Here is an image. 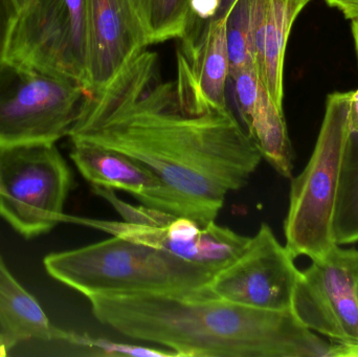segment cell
<instances>
[{"mask_svg": "<svg viewBox=\"0 0 358 357\" xmlns=\"http://www.w3.org/2000/svg\"><path fill=\"white\" fill-rule=\"evenodd\" d=\"M69 138L142 163L201 224L216 220L227 195L243 188L263 159L229 107L187 110L176 82L162 79L159 56L146 48L105 87L86 94Z\"/></svg>", "mask_w": 358, "mask_h": 357, "instance_id": "6da1fadb", "label": "cell"}, {"mask_svg": "<svg viewBox=\"0 0 358 357\" xmlns=\"http://www.w3.org/2000/svg\"><path fill=\"white\" fill-rule=\"evenodd\" d=\"M94 318L136 341L180 357H344L292 310L266 312L203 295L103 296L88 299Z\"/></svg>", "mask_w": 358, "mask_h": 357, "instance_id": "7a4b0ae2", "label": "cell"}, {"mask_svg": "<svg viewBox=\"0 0 358 357\" xmlns=\"http://www.w3.org/2000/svg\"><path fill=\"white\" fill-rule=\"evenodd\" d=\"M44 268L87 299L103 296L203 295L217 270L122 237L52 253Z\"/></svg>", "mask_w": 358, "mask_h": 357, "instance_id": "3957f363", "label": "cell"}, {"mask_svg": "<svg viewBox=\"0 0 358 357\" xmlns=\"http://www.w3.org/2000/svg\"><path fill=\"white\" fill-rule=\"evenodd\" d=\"M350 92L329 94L315 150L292 180L284 221L285 247L292 257L319 259L336 245L334 220L341 171L350 138Z\"/></svg>", "mask_w": 358, "mask_h": 357, "instance_id": "277c9868", "label": "cell"}, {"mask_svg": "<svg viewBox=\"0 0 358 357\" xmlns=\"http://www.w3.org/2000/svg\"><path fill=\"white\" fill-rule=\"evenodd\" d=\"M121 220L92 219L66 216L65 222L81 224L111 236L122 237L149 245L185 261L219 270L240 255L250 237L219 226L200 224L193 218L176 215L143 205H132L120 198L115 191L92 187Z\"/></svg>", "mask_w": 358, "mask_h": 357, "instance_id": "5b68a950", "label": "cell"}, {"mask_svg": "<svg viewBox=\"0 0 358 357\" xmlns=\"http://www.w3.org/2000/svg\"><path fill=\"white\" fill-rule=\"evenodd\" d=\"M85 88L75 80L0 63V148L56 144L77 121Z\"/></svg>", "mask_w": 358, "mask_h": 357, "instance_id": "8992f818", "label": "cell"}, {"mask_svg": "<svg viewBox=\"0 0 358 357\" xmlns=\"http://www.w3.org/2000/svg\"><path fill=\"white\" fill-rule=\"evenodd\" d=\"M73 175L55 144L0 148V217L27 239L65 222Z\"/></svg>", "mask_w": 358, "mask_h": 357, "instance_id": "52a82bcc", "label": "cell"}, {"mask_svg": "<svg viewBox=\"0 0 358 357\" xmlns=\"http://www.w3.org/2000/svg\"><path fill=\"white\" fill-rule=\"evenodd\" d=\"M6 59L75 80L88 92L86 0H31L17 16Z\"/></svg>", "mask_w": 358, "mask_h": 357, "instance_id": "ba28073f", "label": "cell"}, {"mask_svg": "<svg viewBox=\"0 0 358 357\" xmlns=\"http://www.w3.org/2000/svg\"><path fill=\"white\" fill-rule=\"evenodd\" d=\"M292 310L304 326L358 357V249L332 247L301 272Z\"/></svg>", "mask_w": 358, "mask_h": 357, "instance_id": "9c48e42d", "label": "cell"}, {"mask_svg": "<svg viewBox=\"0 0 358 357\" xmlns=\"http://www.w3.org/2000/svg\"><path fill=\"white\" fill-rule=\"evenodd\" d=\"M300 276L292 254L262 224L240 255L215 272L206 291L244 307L286 312L292 310Z\"/></svg>", "mask_w": 358, "mask_h": 357, "instance_id": "30bf717a", "label": "cell"}, {"mask_svg": "<svg viewBox=\"0 0 358 357\" xmlns=\"http://www.w3.org/2000/svg\"><path fill=\"white\" fill-rule=\"evenodd\" d=\"M227 14L208 20L191 19L176 52L179 101L194 113L227 108L229 79L227 45Z\"/></svg>", "mask_w": 358, "mask_h": 357, "instance_id": "8fae6325", "label": "cell"}, {"mask_svg": "<svg viewBox=\"0 0 358 357\" xmlns=\"http://www.w3.org/2000/svg\"><path fill=\"white\" fill-rule=\"evenodd\" d=\"M71 144V161L92 187L122 191L138 199L141 205L187 216L200 224L194 207L142 163L96 145Z\"/></svg>", "mask_w": 358, "mask_h": 357, "instance_id": "7c38bea8", "label": "cell"}, {"mask_svg": "<svg viewBox=\"0 0 358 357\" xmlns=\"http://www.w3.org/2000/svg\"><path fill=\"white\" fill-rule=\"evenodd\" d=\"M90 89L105 87L148 46L131 0H86Z\"/></svg>", "mask_w": 358, "mask_h": 357, "instance_id": "4fadbf2b", "label": "cell"}, {"mask_svg": "<svg viewBox=\"0 0 358 357\" xmlns=\"http://www.w3.org/2000/svg\"><path fill=\"white\" fill-rule=\"evenodd\" d=\"M311 0H252V43L259 77L283 110V71L292 25Z\"/></svg>", "mask_w": 358, "mask_h": 357, "instance_id": "5bb4252c", "label": "cell"}, {"mask_svg": "<svg viewBox=\"0 0 358 357\" xmlns=\"http://www.w3.org/2000/svg\"><path fill=\"white\" fill-rule=\"evenodd\" d=\"M0 325L18 343L29 340L59 343L66 331L50 323L37 299L14 278L1 255Z\"/></svg>", "mask_w": 358, "mask_h": 357, "instance_id": "9a60e30c", "label": "cell"}, {"mask_svg": "<svg viewBox=\"0 0 358 357\" xmlns=\"http://www.w3.org/2000/svg\"><path fill=\"white\" fill-rule=\"evenodd\" d=\"M243 127L258 147L263 159L280 175L292 178L294 150L284 112L275 104L263 83L252 115Z\"/></svg>", "mask_w": 358, "mask_h": 357, "instance_id": "2e32d148", "label": "cell"}, {"mask_svg": "<svg viewBox=\"0 0 358 357\" xmlns=\"http://www.w3.org/2000/svg\"><path fill=\"white\" fill-rule=\"evenodd\" d=\"M338 245L358 242V133H351L343 161L334 220Z\"/></svg>", "mask_w": 358, "mask_h": 357, "instance_id": "e0dca14e", "label": "cell"}, {"mask_svg": "<svg viewBox=\"0 0 358 357\" xmlns=\"http://www.w3.org/2000/svg\"><path fill=\"white\" fill-rule=\"evenodd\" d=\"M148 45L182 37L189 24V0H131Z\"/></svg>", "mask_w": 358, "mask_h": 357, "instance_id": "ac0fdd59", "label": "cell"}, {"mask_svg": "<svg viewBox=\"0 0 358 357\" xmlns=\"http://www.w3.org/2000/svg\"><path fill=\"white\" fill-rule=\"evenodd\" d=\"M229 75L256 65L252 43V0H235L227 19Z\"/></svg>", "mask_w": 358, "mask_h": 357, "instance_id": "d6986e66", "label": "cell"}, {"mask_svg": "<svg viewBox=\"0 0 358 357\" xmlns=\"http://www.w3.org/2000/svg\"><path fill=\"white\" fill-rule=\"evenodd\" d=\"M229 79L233 81L238 112L244 125L254 110L262 81L259 77L257 65H250L231 73Z\"/></svg>", "mask_w": 358, "mask_h": 357, "instance_id": "ffe728a7", "label": "cell"}, {"mask_svg": "<svg viewBox=\"0 0 358 357\" xmlns=\"http://www.w3.org/2000/svg\"><path fill=\"white\" fill-rule=\"evenodd\" d=\"M18 14L14 0H0V63L6 60L10 34Z\"/></svg>", "mask_w": 358, "mask_h": 357, "instance_id": "44dd1931", "label": "cell"}, {"mask_svg": "<svg viewBox=\"0 0 358 357\" xmlns=\"http://www.w3.org/2000/svg\"><path fill=\"white\" fill-rule=\"evenodd\" d=\"M220 10L221 0H189L191 19L208 20L218 16Z\"/></svg>", "mask_w": 358, "mask_h": 357, "instance_id": "7402d4cb", "label": "cell"}, {"mask_svg": "<svg viewBox=\"0 0 358 357\" xmlns=\"http://www.w3.org/2000/svg\"><path fill=\"white\" fill-rule=\"evenodd\" d=\"M326 2L330 6L342 10L346 18L353 19L358 17V0H326Z\"/></svg>", "mask_w": 358, "mask_h": 357, "instance_id": "603a6c76", "label": "cell"}, {"mask_svg": "<svg viewBox=\"0 0 358 357\" xmlns=\"http://www.w3.org/2000/svg\"><path fill=\"white\" fill-rule=\"evenodd\" d=\"M351 131L358 133V89L350 92V110H349Z\"/></svg>", "mask_w": 358, "mask_h": 357, "instance_id": "cb8c5ba5", "label": "cell"}, {"mask_svg": "<svg viewBox=\"0 0 358 357\" xmlns=\"http://www.w3.org/2000/svg\"><path fill=\"white\" fill-rule=\"evenodd\" d=\"M17 344L18 342L14 337L4 333H0V357L10 356V351Z\"/></svg>", "mask_w": 358, "mask_h": 357, "instance_id": "d4e9b609", "label": "cell"}, {"mask_svg": "<svg viewBox=\"0 0 358 357\" xmlns=\"http://www.w3.org/2000/svg\"><path fill=\"white\" fill-rule=\"evenodd\" d=\"M352 21V35L355 39V50H357V60H358V17L351 19Z\"/></svg>", "mask_w": 358, "mask_h": 357, "instance_id": "484cf974", "label": "cell"}, {"mask_svg": "<svg viewBox=\"0 0 358 357\" xmlns=\"http://www.w3.org/2000/svg\"><path fill=\"white\" fill-rule=\"evenodd\" d=\"M234 2H235V0H221L220 14H219L218 16L223 14H227L229 8H231V4H233Z\"/></svg>", "mask_w": 358, "mask_h": 357, "instance_id": "4316f807", "label": "cell"}, {"mask_svg": "<svg viewBox=\"0 0 358 357\" xmlns=\"http://www.w3.org/2000/svg\"><path fill=\"white\" fill-rule=\"evenodd\" d=\"M15 4H16L17 8H18L19 12L24 8L27 4H29L31 2V0H14Z\"/></svg>", "mask_w": 358, "mask_h": 357, "instance_id": "83f0119b", "label": "cell"}]
</instances>
